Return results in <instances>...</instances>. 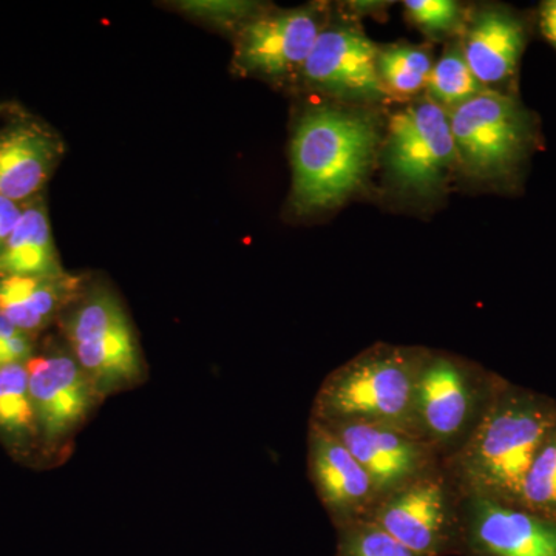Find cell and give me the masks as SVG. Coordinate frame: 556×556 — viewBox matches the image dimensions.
Segmentation results:
<instances>
[{"mask_svg": "<svg viewBox=\"0 0 556 556\" xmlns=\"http://www.w3.org/2000/svg\"><path fill=\"white\" fill-rule=\"evenodd\" d=\"M555 430V401L496 379L478 422L445 468L460 500L518 507L527 473Z\"/></svg>", "mask_w": 556, "mask_h": 556, "instance_id": "cell-1", "label": "cell"}, {"mask_svg": "<svg viewBox=\"0 0 556 556\" xmlns=\"http://www.w3.org/2000/svg\"><path fill=\"white\" fill-rule=\"evenodd\" d=\"M379 138L368 113L328 105L308 110L291 144L295 207L324 211L350 199L375 164Z\"/></svg>", "mask_w": 556, "mask_h": 556, "instance_id": "cell-2", "label": "cell"}, {"mask_svg": "<svg viewBox=\"0 0 556 556\" xmlns=\"http://www.w3.org/2000/svg\"><path fill=\"white\" fill-rule=\"evenodd\" d=\"M427 353L419 348H369L325 378L311 420L328 427L386 426L417 437L415 388Z\"/></svg>", "mask_w": 556, "mask_h": 556, "instance_id": "cell-3", "label": "cell"}, {"mask_svg": "<svg viewBox=\"0 0 556 556\" xmlns=\"http://www.w3.org/2000/svg\"><path fill=\"white\" fill-rule=\"evenodd\" d=\"M70 351L102 396L146 379L144 362L126 311L113 292L94 289L62 317Z\"/></svg>", "mask_w": 556, "mask_h": 556, "instance_id": "cell-4", "label": "cell"}, {"mask_svg": "<svg viewBox=\"0 0 556 556\" xmlns=\"http://www.w3.org/2000/svg\"><path fill=\"white\" fill-rule=\"evenodd\" d=\"M447 471L433 468L380 501L375 522L419 556L466 555L463 506Z\"/></svg>", "mask_w": 556, "mask_h": 556, "instance_id": "cell-5", "label": "cell"}, {"mask_svg": "<svg viewBox=\"0 0 556 556\" xmlns=\"http://www.w3.org/2000/svg\"><path fill=\"white\" fill-rule=\"evenodd\" d=\"M495 382L460 358L427 353L415 388L417 437L439 456L455 453L478 422Z\"/></svg>", "mask_w": 556, "mask_h": 556, "instance_id": "cell-6", "label": "cell"}, {"mask_svg": "<svg viewBox=\"0 0 556 556\" xmlns=\"http://www.w3.org/2000/svg\"><path fill=\"white\" fill-rule=\"evenodd\" d=\"M457 160L450 115L433 100L396 113L388 127L386 163L402 189L430 193L447 178Z\"/></svg>", "mask_w": 556, "mask_h": 556, "instance_id": "cell-7", "label": "cell"}, {"mask_svg": "<svg viewBox=\"0 0 556 556\" xmlns=\"http://www.w3.org/2000/svg\"><path fill=\"white\" fill-rule=\"evenodd\" d=\"M457 160L470 174L496 177L514 166L526 146V121L517 102L485 90L450 115Z\"/></svg>", "mask_w": 556, "mask_h": 556, "instance_id": "cell-8", "label": "cell"}, {"mask_svg": "<svg viewBox=\"0 0 556 556\" xmlns=\"http://www.w3.org/2000/svg\"><path fill=\"white\" fill-rule=\"evenodd\" d=\"M25 365L39 437L61 452L86 426L104 396L70 350L33 356Z\"/></svg>", "mask_w": 556, "mask_h": 556, "instance_id": "cell-9", "label": "cell"}, {"mask_svg": "<svg viewBox=\"0 0 556 556\" xmlns=\"http://www.w3.org/2000/svg\"><path fill=\"white\" fill-rule=\"evenodd\" d=\"M342 442L375 484L379 503L438 467L439 453L424 439L386 426H324Z\"/></svg>", "mask_w": 556, "mask_h": 556, "instance_id": "cell-10", "label": "cell"}, {"mask_svg": "<svg viewBox=\"0 0 556 556\" xmlns=\"http://www.w3.org/2000/svg\"><path fill=\"white\" fill-rule=\"evenodd\" d=\"M308 468L321 504L339 529L367 521L379 504L375 484L328 428L309 420Z\"/></svg>", "mask_w": 556, "mask_h": 556, "instance_id": "cell-11", "label": "cell"}, {"mask_svg": "<svg viewBox=\"0 0 556 556\" xmlns=\"http://www.w3.org/2000/svg\"><path fill=\"white\" fill-rule=\"evenodd\" d=\"M375 43L350 27L324 28L302 68L303 78L336 97L379 100L386 94L378 73Z\"/></svg>", "mask_w": 556, "mask_h": 556, "instance_id": "cell-12", "label": "cell"}, {"mask_svg": "<svg viewBox=\"0 0 556 556\" xmlns=\"http://www.w3.org/2000/svg\"><path fill=\"white\" fill-rule=\"evenodd\" d=\"M466 555L556 556V525L484 497L463 500Z\"/></svg>", "mask_w": 556, "mask_h": 556, "instance_id": "cell-13", "label": "cell"}, {"mask_svg": "<svg viewBox=\"0 0 556 556\" xmlns=\"http://www.w3.org/2000/svg\"><path fill=\"white\" fill-rule=\"evenodd\" d=\"M321 30L320 16L313 9L257 17L240 33L237 64L269 78L302 72Z\"/></svg>", "mask_w": 556, "mask_h": 556, "instance_id": "cell-14", "label": "cell"}, {"mask_svg": "<svg viewBox=\"0 0 556 556\" xmlns=\"http://www.w3.org/2000/svg\"><path fill=\"white\" fill-rule=\"evenodd\" d=\"M61 155V139L42 124H11L0 131V197L17 204L36 199Z\"/></svg>", "mask_w": 556, "mask_h": 556, "instance_id": "cell-15", "label": "cell"}, {"mask_svg": "<svg viewBox=\"0 0 556 556\" xmlns=\"http://www.w3.org/2000/svg\"><path fill=\"white\" fill-rule=\"evenodd\" d=\"M79 283V278L67 274L0 277V314L33 338L78 299Z\"/></svg>", "mask_w": 556, "mask_h": 556, "instance_id": "cell-16", "label": "cell"}, {"mask_svg": "<svg viewBox=\"0 0 556 556\" xmlns=\"http://www.w3.org/2000/svg\"><path fill=\"white\" fill-rule=\"evenodd\" d=\"M525 47V28L510 14L489 10L471 22L463 53L482 86L504 83L517 70Z\"/></svg>", "mask_w": 556, "mask_h": 556, "instance_id": "cell-17", "label": "cell"}, {"mask_svg": "<svg viewBox=\"0 0 556 556\" xmlns=\"http://www.w3.org/2000/svg\"><path fill=\"white\" fill-rule=\"evenodd\" d=\"M43 201L24 204L20 222L0 251V277L64 276Z\"/></svg>", "mask_w": 556, "mask_h": 556, "instance_id": "cell-18", "label": "cell"}, {"mask_svg": "<svg viewBox=\"0 0 556 556\" xmlns=\"http://www.w3.org/2000/svg\"><path fill=\"white\" fill-rule=\"evenodd\" d=\"M0 434L14 445L39 437L25 364L0 367Z\"/></svg>", "mask_w": 556, "mask_h": 556, "instance_id": "cell-19", "label": "cell"}, {"mask_svg": "<svg viewBox=\"0 0 556 556\" xmlns=\"http://www.w3.org/2000/svg\"><path fill=\"white\" fill-rule=\"evenodd\" d=\"M431 68L430 54L417 47L391 46L378 54V73L383 90L396 97L408 98L427 89Z\"/></svg>", "mask_w": 556, "mask_h": 556, "instance_id": "cell-20", "label": "cell"}, {"mask_svg": "<svg viewBox=\"0 0 556 556\" xmlns=\"http://www.w3.org/2000/svg\"><path fill=\"white\" fill-rule=\"evenodd\" d=\"M427 90L439 105L456 109L486 89L468 67L463 49H453L431 68Z\"/></svg>", "mask_w": 556, "mask_h": 556, "instance_id": "cell-21", "label": "cell"}, {"mask_svg": "<svg viewBox=\"0 0 556 556\" xmlns=\"http://www.w3.org/2000/svg\"><path fill=\"white\" fill-rule=\"evenodd\" d=\"M518 507L556 525V430L527 473Z\"/></svg>", "mask_w": 556, "mask_h": 556, "instance_id": "cell-22", "label": "cell"}, {"mask_svg": "<svg viewBox=\"0 0 556 556\" xmlns=\"http://www.w3.org/2000/svg\"><path fill=\"white\" fill-rule=\"evenodd\" d=\"M336 556H419L402 546L371 521H358L339 529Z\"/></svg>", "mask_w": 556, "mask_h": 556, "instance_id": "cell-23", "label": "cell"}, {"mask_svg": "<svg viewBox=\"0 0 556 556\" xmlns=\"http://www.w3.org/2000/svg\"><path fill=\"white\" fill-rule=\"evenodd\" d=\"M409 21L430 35H448L463 22V9L453 0H409L404 3Z\"/></svg>", "mask_w": 556, "mask_h": 556, "instance_id": "cell-24", "label": "cell"}, {"mask_svg": "<svg viewBox=\"0 0 556 556\" xmlns=\"http://www.w3.org/2000/svg\"><path fill=\"white\" fill-rule=\"evenodd\" d=\"M22 208L24 204L14 203L0 197V251L5 247L7 240L10 239L11 232L16 228L20 222Z\"/></svg>", "mask_w": 556, "mask_h": 556, "instance_id": "cell-25", "label": "cell"}, {"mask_svg": "<svg viewBox=\"0 0 556 556\" xmlns=\"http://www.w3.org/2000/svg\"><path fill=\"white\" fill-rule=\"evenodd\" d=\"M541 28L544 35L556 47V0L544 3L541 10Z\"/></svg>", "mask_w": 556, "mask_h": 556, "instance_id": "cell-26", "label": "cell"}, {"mask_svg": "<svg viewBox=\"0 0 556 556\" xmlns=\"http://www.w3.org/2000/svg\"><path fill=\"white\" fill-rule=\"evenodd\" d=\"M3 365H10V361L5 350H3L2 342H0V367H3Z\"/></svg>", "mask_w": 556, "mask_h": 556, "instance_id": "cell-27", "label": "cell"}, {"mask_svg": "<svg viewBox=\"0 0 556 556\" xmlns=\"http://www.w3.org/2000/svg\"><path fill=\"white\" fill-rule=\"evenodd\" d=\"M466 556H479V555H473V554H467Z\"/></svg>", "mask_w": 556, "mask_h": 556, "instance_id": "cell-28", "label": "cell"}, {"mask_svg": "<svg viewBox=\"0 0 556 556\" xmlns=\"http://www.w3.org/2000/svg\"><path fill=\"white\" fill-rule=\"evenodd\" d=\"M0 112H2V108H0Z\"/></svg>", "mask_w": 556, "mask_h": 556, "instance_id": "cell-29", "label": "cell"}]
</instances>
